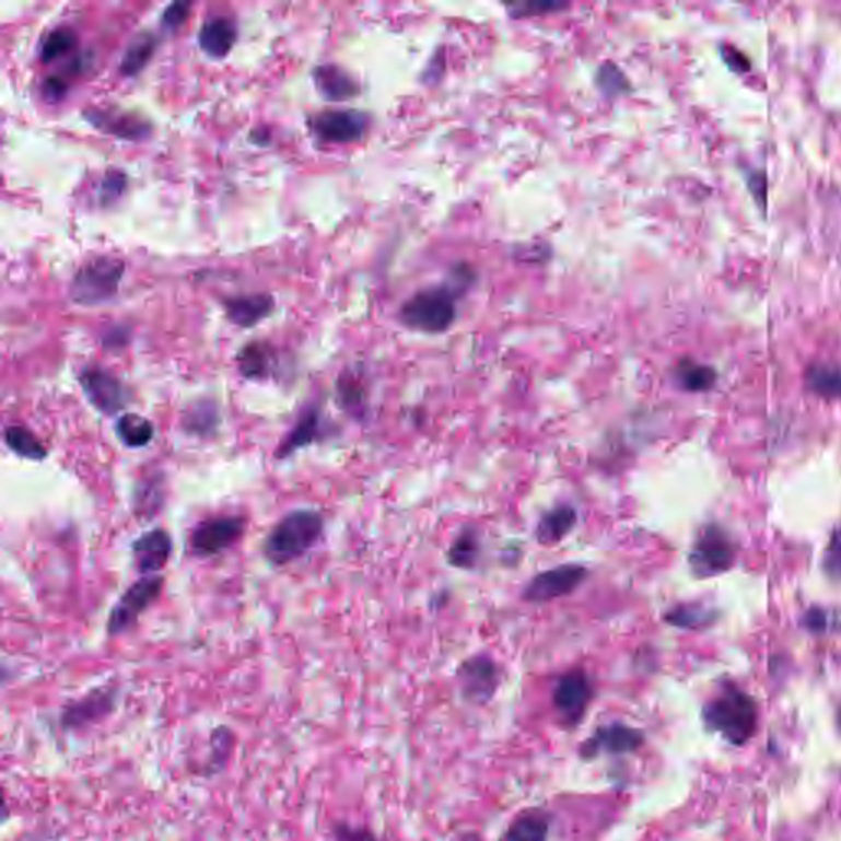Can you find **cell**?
<instances>
[{
	"mask_svg": "<svg viewBox=\"0 0 841 841\" xmlns=\"http://www.w3.org/2000/svg\"><path fill=\"white\" fill-rule=\"evenodd\" d=\"M476 280L469 265H457L447 283L418 291L399 311L401 323L409 329L441 334L453 326L457 316V297Z\"/></svg>",
	"mask_w": 841,
	"mask_h": 841,
	"instance_id": "1",
	"label": "cell"
},
{
	"mask_svg": "<svg viewBox=\"0 0 841 841\" xmlns=\"http://www.w3.org/2000/svg\"><path fill=\"white\" fill-rule=\"evenodd\" d=\"M702 720L706 729L729 745L745 746L758 729V703L735 684H723L702 706Z\"/></svg>",
	"mask_w": 841,
	"mask_h": 841,
	"instance_id": "2",
	"label": "cell"
},
{
	"mask_svg": "<svg viewBox=\"0 0 841 841\" xmlns=\"http://www.w3.org/2000/svg\"><path fill=\"white\" fill-rule=\"evenodd\" d=\"M324 535V518L319 512L297 509L287 513L268 533L264 556L271 565L283 568L306 556Z\"/></svg>",
	"mask_w": 841,
	"mask_h": 841,
	"instance_id": "3",
	"label": "cell"
},
{
	"mask_svg": "<svg viewBox=\"0 0 841 841\" xmlns=\"http://www.w3.org/2000/svg\"><path fill=\"white\" fill-rule=\"evenodd\" d=\"M126 264L119 258L96 257L84 264L71 281V300L81 306H96L116 296Z\"/></svg>",
	"mask_w": 841,
	"mask_h": 841,
	"instance_id": "4",
	"label": "cell"
},
{
	"mask_svg": "<svg viewBox=\"0 0 841 841\" xmlns=\"http://www.w3.org/2000/svg\"><path fill=\"white\" fill-rule=\"evenodd\" d=\"M163 587H165V579L162 575H143L140 581L130 585L114 605L107 618L109 636H120L132 630L139 618L159 600Z\"/></svg>",
	"mask_w": 841,
	"mask_h": 841,
	"instance_id": "5",
	"label": "cell"
},
{
	"mask_svg": "<svg viewBox=\"0 0 841 841\" xmlns=\"http://www.w3.org/2000/svg\"><path fill=\"white\" fill-rule=\"evenodd\" d=\"M594 684L584 669H571L562 674L552 692V706L561 726L577 728L587 716L594 700Z\"/></svg>",
	"mask_w": 841,
	"mask_h": 841,
	"instance_id": "6",
	"label": "cell"
},
{
	"mask_svg": "<svg viewBox=\"0 0 841 841\" xmlns=\"http://www.w3.org/2000/svg\"><path fill=\"white\" fill-rule=\"evenodd\" d=\"M735 561V542L715 525L706 526L699 533L689 556L690 569L702 579L729 571Z\"/></svg>",
	"mask_w": 841,
	"mask_h": 841,
	"instance_id": "7",
	"label": "cell"
},
{
	"mask_svg": "<svg viewBox=\"0 0 841 841\" xmlns=\"http://www.w3.org/2000/svg\"><path fill=\"white\" fill-rule=\"evenodd\" d=\"M646 743L643 729L627 723L611 722L598 725L587 739L579 745V756L594 761L598 756H630L640 751Z\"/></svg>",
	"mask_w": 841,
	"mask_h": 841,
	"instance_id": "8",
	"label": "cell"
},
{
	"mask_svg": "<svg viewBox=\"0 0 841 841\" xmlns=\"http://www.w3.org/2000/svg\"><path fill=\"white\" fill-rule=\"evenodd\" d=\"M245 529H247L245 516H212L195 526L189 536V548L198 558H215L237 545L245 535Z\"/></svg>",
	"mask_w": 841,
	"mask_h": 841,
	"instance_id": "9",
	"label": "cell"
},
{
	"mask_svg": "<svg viewBox=\"0 0 841 841\" xmlns=\"http://www.w3.org/2000/svg\"><path fill=\"white\" fill-rule=\"evenodd\" d=\"M78 379L87 401L101 414H119L130 402V392L122 379L103 366H86L81 370Z\"/></svg>",
	"mask_w": 841,
	"mask_h": 841,
	"instance_id": "10",
	"label": "cell"
},
{
	"mask_svg": "<svg viewBox=\"0 0 841 841\" xmlns=\"http://www.w3.org/2000/svg\"><path fill=\"white\" fill-rule=\"evenodd\" d=\"M117 705L116 687H97L81 699L71 700L60 713V726L67 732H81L113 715Z\"/></svg>",
	"mask_w": 841,
	"mask_h": 841,
	"instance_id": "11",
	"label": "cell"
},
{
	"mask_svg": "<svg viewBox=\"0 0 841 841\" xmlns=\"http://www.w3.org/2000/svg\"><path fill=\"white\" fill-rule=\"evenodd\" d=\"M587 569L581 564H564L549 569L533 577L523 591V598L529 604H549L568 597L581 587L587 579Z\"/></svg>",
	"mask_w": 841,
	"mask_h": 841,
	"instance_id": "12",
	"label": "cell"
},
{
	"mask_svg": "<svg viewBox=\"0 0 841 841\" xmlns=\"http://www.w3.org/2000/svg\"><path fill=\"white\" fill-rule=\"evenodd\" d=\"M457 680L464 699L476 705H486L495 697L502 684V673L492 657L479 654L464 661L457 670Z\"/></svg>",
	"mask_w": 841,
	"mask_h": 841,
	"instance_id": "13",
	"label": "cell"
},
{
	"mask_svg": "<svg viewBox=\"0 0 841 841\" xmlns=\"http://www.w3.org/2000/svg\"><path fill=\"white\" fill-rule=\"evenodd\" d=\"M327 423L324 419L323 409L317 402H309L301 409L294 421L290 433L281 441L278 449L275 451V457L283 460L296 454L297 451L306 449L314 443L326 440Z\"/></svg>",
	"mask_w": 841,
	"mask_h": 841,
	"instance_id": "14",
	"label": "cell"
},
{
	"mask_svg": "<svg viewBox=\"0 0 841 841\" xmlns=\"http://www.w3.org/2000/svg\"><path fill=\"white\" fill-rule=\"evenodd\" d=\"M369 119L359 110H324L313 119V130L323 142H359L366 132Z\"/></svg>",
	"mask_w": 841,
	"mask_h": 841,
	"instance_id": "15",
	"label": "cell"
},
{
	"mask_svg": "<svg viewBox=\"0 0 841 841\" xmlns=\"http://www.w3.org/2000/svg\"><path fill=\"white\" fill-rule=\"evenodd\" d=\"M172 552V536L163 528L143 533L132 545L133 561L142 575H159L168 564Z\"/></svg>",
	"mask_w": 841,
	"mask_h": 841,
	"instance_id": "16",
	"label": "cell"
},
{
	"mask_svg": "<svg viewBox=\"0 0 841 841\" xmlns=\"http://www.w3.org/2000/svg\"><path fill=\"white\" fill-rule=\"evenodd\" d=\"M86 119L93 124L96 129L103 130L109 136L119 137L124 140H143L149 136L150 124L136 114L124 113L120 109H104V107H90L84 110Z\"/></svg>",
	"mask_w": 841,
	"mask_h": 841,
	"instance_id": "17",
	"label": "cell"
},
{
	"mask_svg": "<svg viewBox=\"0 0 841 841\" xmlns=\"http://www.w3.org/2000/svg\"><path fill=\"white\" fill-rule=\"evenodd\" d=\"M552 814L545 807H529L515 815L499 841H549Z\"/></svg>",
	"mask_w": 841,
	"mask_h": 841,
	"instance_id": "18",
	"label": "cell"
},
{
	"mask_svg": "<svg viewBox=\"0 0 841 841\" xmlns=\"http://www.w3.org/2000/svg\"><path fill=\"white\" fill-rule=\"evenodd\" d=\"M237 369L244 378L265 382L277 375L278 359L275 350L265 342H250L238 352Z\"/></svg>",
	"mask_w": 841,
	"mask_h": 841,
	"instance_id": "19",
	"label": "cell"
},
{
	"mask_svg": "<svg viewBox=\"0 0 841 841\" xmlns=\"http://www.w3.org/2000/svg\"><path fill=\"white\" fill-rule=\"evenodd\" d=\"M314 84L324 100L340 103L359 94V84L337 65H320L313 73Z\"/></svg>",
	"mask_w": 841,
	"mask_h": 841,
	"instance_id": "20",
	"label": "cell"
},
{
	"mask_svg": "<svg viewBox=\"0 0 841 841\" xmlns=\"http://www.w3.org/2000/svg\"><path fill=\"white\" fill-rule=\"evenodd\" d=\"M273 297L268 294H247V296L225 300L224 307L229 320L238 327H252L268 317L273 311Z\"/></svg>",
	"mask_w": 841,
	"mask_h": 841,
	"instance_id": "21",
	"label": "cell"
},
{
	"mask_svg": "<svg viewBox=\"0 0 841 841\" xmlns=\"http://www.w3.org/2000/svg\"><path fill=\"white\" fill-rule=\"evenodd\" d=\"M183 431L199 440H209L218 433L221 424V411L212 399H201L183 412Z\"/></svg>",
	"mask_w": 841,
	"mask_h": 841,
	"instance_id": "22",
	"label": "cell"
},
{
	"mask_svg": "<svg viewBox=\"0 0 841 841\" xmlns=\"http://www.w3.org/2000/svg\"><path fill=\"white\" fill-rule=\"evenodd\" d=\"M235 40L237 28L225 17H214L206 22L198 35L199 47L212 58H224L234 48Z\"/></svg>",
	"mask_w": 841,
	"mask_h": 841,
	"instance_id": "23",
	"label": "cell"
},
{
	"mask_svg": "<svg viewBox=\"0 0 841 841\" xmlns=\"http://www.w3.org/2000/svg\"><path fill=\"white\" fill-rule=\"evenodd\" d=\"M577 523V512L572 506H558L542 516L536 528V538L541 545L552 546L565 538Z\"/></svg>",
	"mask_w": 841,
	"mask_h": 841,
	"instance_id": "24",
	"label": "cell"
},
{
	"mask_svg": "<svg viewBox=\"0 0 841 841\" xmlns=\"http://www.w3.org/2000/svg\"><path fill=\"white\" fill-rule=\"evenodd\" d=\"M116 434L120 443L129 449H142L155 437V427L149 418L139 412H126L117 421Z\"/></svg>",
	"mask_w": 841,
	"mask_h": 841,
	"instance_id": "25",
	"label": "cell"
},
{
	"mask_svg": "<svg viewBox=\"0 0 841 841\" xmlns=\"http://www.w3.org/2000/svg\"><path fill=\"white\" fill-rule=\"evenodd\" d=\"M235 733L229 726L221 725L211 733L209 738V755L202 766L206 778L221 774L231 761L235 748Z\"/></svg>",
	"mask_w": 841,
	"mask_h": 841,
	"instance_id": "26",
	"label": "cell"
},
{
	"mask_svg": "<svg viewBox=\"0 0 841 841\" xmlns=\"http://www.w3.org/2000/svg\"><path fill=\"white\" fill-rule=\"evenodd\" d=\"M156 47H159V40L152 32H142V34L136 35L127 47L122 61H120V71H122L124 77L139 74L152 60Z\"/></svg>",
	"mask_w": 841,
	"mask_h": 841,
	"instance_id": "27",
	"label": "cell"
},
{
	"mask_svg": "<svg viewBox=\"0 0 841 841\" xmlns=\"http://www.w3.org/2000/svg\"><path fill=\"white\" fill-rule=\"evenodd\" d=\"M4 443L15 456L22 457V459L38 463V460L48 457V449L45 444L28 428L19 427V424L5 428Z\"/></svg>",
	"mask_w": 841,
	"mask_h": 841,
	"instance_id": "28",
	"label": "cell"
},
{
	"mask_svg": "<svg viewBox=\"0 0 841 841\" xmlns=\"http://www.w3.org/2000/svg\"><path fill=\"white\" fill-rule=\"evenodd\" d=\"M805 383L811 392L828 399L841 398V369L827 363H814L805 373Z\"/></svg>",
	"mask_w": 841,
	"mask_h": 841,
	"instance_id": "29",
	"label": "cell"
},
{
	"mask_svg": "<svg viewBox=\"0 0 841 841\" xmlns=\"http://www.w3.org/2000/svg\"><path fill=\"white\" fill-rule=\"evenodd\" d=\"M676 378L686 392L700 393L715 385L716 373L712 366L686 359L676 366Z\"/></svg>",
	"mask_w": 841,
	"mask_h": 841,
	"instance_id": "30",
	"label": "cell"
},
{
	"mask_svg": "<svg viewBox=\"0 0 841 841\" xmlns=\"http://www.w3.org/2000/svg\"><path fill=\"white\" fill-rule=\"evenodd\" d=\"M715 618V610H710L700 604L679 605L666 615V620L673 627L684 628V630H700V628L710 627Z\"/></svg>",
	"mask_w": 841,
	"mask_h": 841,
	"instance_id": "31",
	"label": "cell"
},
{
	"mask_svg": "<svg viewBox=\"0 0 841 841\" xmlns=\"http://www.w3.org/2000/svg\"><path fill=\"white\" fill-rule=\"evenodd\" d=\"M801 623L811 634L841 633V610L811 607L805 611Z\"/></svg>",
	"mask_w": 841,
	"mask_h": 841,
	"instance_id": "32",
	"label": "cell"
},
{
	"mask_svg": "<svg viewBox=\"0 0 841 841\" xmlns=\"http://www.w3.org/2000/svg\"><path fill=\"white\" fill-rule=\"evenodd\" d=\"M78 35L71 27H58L51 31L50 34L45 37L44 44H42V61L44 63H50V61L58 60V58L65 57L77 48Z\"/></svg>",
	"mask_w": 841,
	"mask_h": 841,
	"instance_id": "33",
	"label": "cell"
},
{
	"mask_svg": "<svg viewBox=\"0 0 841 841\" xmlns=\"http://www.w3.org/2000/svg\"><path fill=\"white\" fill-rule=\"evenodd\" d=\"M480 545L474 532H464L449 549V562L456 568L470 569L479 558Z\"/></svg>",
	"mask_w": 841,
	"mask_h": 841,
	"instance_id": "34",
	"label": "cell"
},
{
	"mask_svg": "<svg viewBox=\"0 0 841 841\" xmlns=\"http://www.w3.org/2000/svg\"><path fill=\"white\" fill-rule=\"evenodd\" d=\"M597 84L600 86L601 93L611 97L623 94L628 90L627 78L621 73L620 68L614 63H605L604 67H600L597 74Z\"/></svg>",
	"mask_w": 841,
	"mask_h": 841,
	"instance_id": "35",
	"label": "cell"
},
{
	"mask_svg": "<svg viewBox=\"0 0 841 841\" xmlns=\"http://www.w3.org/2000/svg\"><path fill=\"white\" fill-rule=\"evenodd\" d=\"M568 4H561V2H523V4H512L506 8L510 17L525 19L533 17V15H545L549 12H559L562 9H568Z\"/></svg>",
	"mask_w": 841,
	"mask_h": 841,
	"instance_id": "36",
	"label": "cell"
},
{
	"mask_svg": "<svg viewBox=\"0 0 841 841\" xmlns=\"http://www.w3.org/2000/svg\"><path fill=\"white\" fill-rule=\"evenodd\" d=\"M337 395H339L340 405L346 411L357 414L362 409V389L355 379L347 378V376L340 378Z\"/></svg>",
	"mask_w": 841,
	"mask_h": 841,
	"instance_id": "37",
	"label": "cell"
},
{
	"mask_svg": "<svg viewBox=\"0 0 841 841\" xmlns=\"http://www.w3.org/2000/svg\"><path fill=\"white\" fill-rule=\"evenodd\" d=\"M824 569L831 579L841 581V528L831 533L824 554Z\"/></svg>",
	"mask_w": 841,
	"mask_h": 841,
	"instance_id": "38",
	"label": "cell"
},
{
	"mask_svg": "<svg viewBox=\"0 0 841 841\" xmlns=\"http://www.w3.org/2000/svg\"><path fill=\"white\" fill-rule=\"evenodd\" d=\"M334 841H379L370 828L337 821L332 827Z\"/></svg>",
	"mask_w": 841,
	"mask_h": 841,
	"instance_id": "39",
	"label": "cell"
},
{
	"mask_svg": "<svg viewBox=\"0 0 841 841\" xmlns=\"http://www.w3.org/2000/svg\"><path fill=\"white\" fill-rule=\"evenodd\" d=\"M127 186V176L119 170H110L104 176L103 183H101V199L104 205H110V202L117 201L122 195L124 189Z\"/></svg>",
	"mask_w": 841,
	"mask_h": 841,
	"instance_id": "40",
	"label": "cell"
},
{
	"mask_svg": "<svg viewBox=\"0 0 841 841\" xmlns=\"http://www.w3.org/2000/svg\"><path fill=\"white\" fill-rule=\"evenodd\" d=\"M189 15V4H183V2H175V4L168 5L162 15V25L166 31L173 32L176 28L182 27L185 24L186 19Z\"/></svg>",
	"mask_w": 841,
	"mask_h": 841,
	"instance_id": "41",
	"label": "cell"
},
{
	"mask_svg": "<svg viewBox=\"0 0 841 841\" xmlns=\"http://www.w3.org/2000/svg\"><path fill=\"white\" fill-rule=\"evenodd\" d=\"M42 91H44V96L48 101L61 100L67 94L68 81L63 77H48L45 80L44 86H42Z\"/></svg>",
	"mask_w": 841,
	"mask_h": 841,
	"instance_id": "42",
	"label": "cell"
},
{
	"mask_svg": "<svg viewBox=\"0 0 841 841\" xmlns=\"http://www.w3.org/2000/svg\"><path fill=\"white\" fill-rule=\"evenodd\" d=\"M160 483L162 482H143L142 490L137 492V499H140L139 502H137V505H139L140 509H143V512L147 513V510L150 509V499L155 500L159 505H162V502H160V497H162L163 493L162 490H160Z\"/></svg>",
	"mask_w": 841,
	"mask_h": 841,
	"instance_id": "43",
	"label": "cell"
},
{
	"mask_svg": "<svg viewBox=\"0 0 841 841\" xmlns=\"http://www.w3.org/2000/svg\"><path fill=\"white\" fill-rule=\"evenodd\" d=\"M122 332V329H116L113 330V332H109V336L104 339V346L114 347V349H117V347L126 346L127 339H129V337H127V334Z\"/></svg>",
	"mask_w": 841,
	"mask_h": 841,
	"instance_id": "44",
	"label": "cell"
},
{
	"mask_svg": "<svg viewBox=\"0 0 841 841\" xmlns=\"http://www.w3.org/2000/svg\"><path fill=\"white\" fill-rule=\"evenodd\" d=\"M840 725H841V710H840Z\"/></svg>",
	"mask_w": 841,
	"mask_h": 841,
	"instance_id": "45",
	"label": "cell"
}]
</instances>
